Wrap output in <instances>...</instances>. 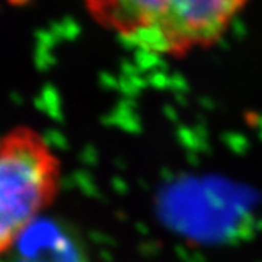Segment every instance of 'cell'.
<instances>
[{
  "instance_id": "1",
  "label": "cell",
  "mask_w": 262,
  "mask_h": 262,
  "mask_svg": "<svg viewBox=\"0 0 262 262\" xmlns=\"http://www.w3.org/2000/svg\"><path fill=\"white\" fill-rule=\"evenodd\" d=\"M96 24L137 47L182 58L215 46L248 0H84Z\"/></svg>"
},
{
  "instance_id": "2",
  "label": "cell",
  "mask_w": 262,
  "mask_h": 262,
  "mask_svg": "<svg viewBox=\"0 0 262 262\" xmlns=\"http://www.w3.org/2000/svg\"><path fill=\"white\" fill-rule=\"evenodd\" d=\"M61 184V158L41 131L16 125L0 136V258L54 206Z\"/></svg>"
}]
</instances>
